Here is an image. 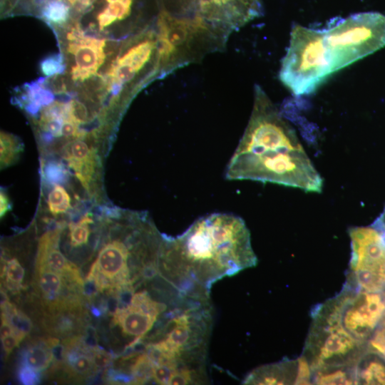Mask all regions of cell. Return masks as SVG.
I'll return each instance as SVG.
<instances>
[{"mask_svg": "<svg viewBox=\"0 0 385 385\" xmlns=\"http://www.w3.org/2000/svg\"><path fill=\"white\" fill-rule=\"evenodd\" d=\"M257 262L245 221L217 212L197 219L179 235L163 233L158 268L179 293L208 299L216 282Z\"/></svg>", "mask_w": 385, "mask_h": 385, "instance_id": "cell-1", "label": "cell"}, {"mask_svg": "<svg viewBox=\"0 0 385 385\" xmlns=\"http://www.w3.org/2000/svg\"><path fill=\"white\" fill-rule=\"evenodd\" d=\"M230 180H249L321 192L323 180L294 130L265 92L255 86L252 111L228 163Z\"/></svg>", "mask_w": 385, "mask_h": 385, "instance_id": "cell-2", "label": "cell"}, {"mask_svg": "<svg viewBox=\"0 0 385 385\" xmlns=\"http://www.w3.org/2000/svg\"><path fill=\"white\" fill-rule=\"evenodd\" d=\"M210 298L180 294L145 339L154 364L174 372L172 385L207 382L206 359L212 327Z\"/></svg>", "mask_w": 385, "mask_h": 385, "instance_id": "cell-3", "label": "cell"}, {"mask_svg": "<svg viewBox=\"0 0 385 385\" xmlns=\"http://www.w3.org/2000/svg\"><path fill=\"white\" fill-rule=\"evenodd\" d=\"M157 47L161 76L198 62L225 48L227 41L197 23L163 11L157 24Z\"/></svg>", "mask_w": 385, "mask_h": 385, "instance_id": "cell-4", "label": "cell"}, {"mask_svg": "<svg viewBox=\"0 0 385 385\" xmlns=\"http://www.w3.org/2000/svg\"><path fill=\"white\" fill-rule=\"evenodd\" d=\"M332 73L324 30L294 26L279 73L281 82L295 96L308 95Z\"/></svg>", "mask_w": 385, "mask_h": 385, "instance_id": "cell-5", "label": "cell"}, {"mask_svg": "<svg viewBox=\"0 0 385 385\" xmlns=\"http://www.w3.org/2000/svg\"><path fill=\"white\" fill-rule=\"evenodd\" d=\"M385 313L382 292L356 288L346 282L335 297L319 304L312 312V322L341 327L354 338L369 343Z\"/></svg>", "mask_w": 385, "mask_h": 385, "instance_id": "cell-6", "label": "cell"}, {"mask_svg": "<svg viewBox=\"0 0 385 385\" xmlns=\"http://www.w3.org/2000/svg\"><path fill=\"white\" fill-rule=\"evenodd\" d=\"M324 38L334 73L385 46V16L351 15L324 30Z\"/></svg>", "mask_w": 385, "mask_h": 385, "instance_id": "cell-7", "label": "cell"}, {"mask_svg": "<svg viewBox=\"0 0 385 385\" xmlns=\"http://www.w3.org/2000/svg\"><path fill=\"white\" fill-rule=\"evenodd\" d=\"M368 344L354 338L339 326L312 322L302 356L312 372L355 367Z\"/></svg>", "mask_w": 385, "mask_h": 385, "instance_id": "cell-8", "label": "cell"}, {"mask_svg": "<svg viewBox=\"0 0 385 385\" xmlns=\"http://www.w3.org/2000/svg\"><path fill=\"white\" fill-rule=\"evenodd\" d=\"M351 256L346 283L361 290H385V240L372 224L349 229Z\"/></svg>", "mask_w": 385, "mask_h": 385, "instance_id": "cell-9", "label": "cell"}, {"mask_svg": "<svg viewBox=\"0 0 385 385\" xmlns=\"http://www.w3.org/2000/svg\"><path fill=\"white\" fill-rule=\"evenodd\" d=\"M312 372L302 356L295 360L282 361L257 368L243 381L245 384H309Z\"/></svg>", "mask_w": 385, "mask_h": 385, "instance_id": "cell-10", "label": "cell"}, {"mask_svg": "<svg viewBox=\"0 0 385 385\" xmlns=\"http://www.w3.org/2000/svg\"><path fill=\"white\" fill-rule=\"evenodd\" d=\"M63 225L46 232L39 239L36 266L46 267L63 275L71 283L82 284L83 279L77 266L69 262L59 250L60 235Z\"/></svg>", "mask_w": 385, "mask_h": 385, "instance_id": "cell-11", "label": "cell"}, {"mask_svg": "<svg viewBox=\"0 0 385 385\" xmlns=\"http://www.w3.org/2000/svg\"><path fill=\"white\" fill-rule=\"evenodd\" d=\"M103 42L96 38L83 36L71 43L68 50L74 55L76 67L72 68L75 80H83L93 74L105 58L102 51Z\"/></svg>", "mask_w": 385, "mask_h": 385, "instance_id": "cell-12", "label": "cell"}, {"mask_svg": "<svg viewBox=\"0 0 385 385\" xmlns=\"http://www.w3.org/2000/svg\"><path fill=\"white\" fill-rule=\"evenodd\" d=\"M356 384H385V359L367 348L355 366Z\"/></svg>", "mask_w": 385, "mask_h": 385, "instance_id": "cell-13", "label": "cell"}, {"mask_svg": "<svg viewBox=\"0 0 385 385\" xmlns=\"http://www.w3.org/2000/svg\"><path fill=\"white\" fill-rule=\"evenodd\" d=\"M52 361V354L46 339L30 344L21 353V364L39 372L46 369Z\"/></svg>", "mask_w": 385, "mask_h": 385, "instance_id": "cell-14", "label": "cell"}, {"mask_svg": "<svg viewBox=\"0 0 385 385\" xmlns=\"http://www.w3.org/2000/svg\"><path fill=\"white\" fill-rule=\"evenodd\" d=\"M312 384H356L355 367H340L314 372Z\"/></svg>", "mask_w": 385, "mask_h": 385, "instance_id": "cell-15", "label": "cell"}, {"mask_svg": "<svg viewBox=\"0 0 385 385\" xmlns=\"http://www.w3.org/2000/svg\"><path fill=\"white\" fill-rule=\"evenodd\" d=\"M61 152L68 165L96 157V152L80 139L68 142L62 148Z\"/></svg>", "mask_w": 385, "mask_h": 385, "instance_id": "cell-16", "label": "cell"}, {"mask_svg": "<svg viewBox=\"0 0 385 385\" xmlns=\"http://www.w3.org/2000/svg\"><path fill=\"white\" fill-rule=\"evenodd\" d=\"M23 147L20 140L14 135L1 132L0 140L1 168L12 164L19 158Z\"/></svg>", "mask_w": 385, "mask_h": 385, "instance_id": "cell-17", "label": "cell"}, {"mask_svg": "<svg viewBox=\"0 0 385 385\" xmlns=\"http://www.w3.org/2000/svg\"><path fill=\"white\" fill-rule=\"evenodd\" d=\"M7 319L13 327L16 334L23 339L30 333L32 328V322L30 318L22 311L18 309L16 306L9 302L1 309Z\"/></svg>", "mask_w": 385, "mask_h": 385, "instance_id": "cell-18", "label": "cell"}, {"mask_svg": "<svg viewBox=\"0 0 385 385\" xmlns=\"http://www.w3.org/2000/svg\"><path fill=\"white\" fill-rule=\"evenodd\" d=\"M47 205L53 215L66 213L71 207L70 195L61 185H53L48 195Z\"/></svg>", "mask_w": 385, "mask_h": 385, "instance_id": "cell-19", "label": "cell"}, {"mask_svg": "<svg viewBox=\"0 0 385 385\" xmlns=\"http://www.w3.org/2000/svg\"><path fill=\"white\" fill-rule=\"evenodd\" d=\"M29 103L27 110L31 113L38 111L41 106L49 105L53 100V93L48 88H43L39 83H31L26 86Z\"/></svg>", "mask_w": 385, "mask_h": 385, "instance_id": "cell-20", "label": "cell"}, {"mask_svg": "<svg viewBox=\"0 0 385 385\" xmlns=\"http://www.w3.org/2000/svg\"><path fill=\"white\" fill-rule=\"evenodd\" d=\"M93 223L91 215L86 214L76 222L69 224V240L71 247H77L87 244L90 235L89 225Z\"/></svg>", "mask_w": 385, "mask_h": 385, "instance_id": "cell-21", "label": "cell"}, {"mask_svg": "<svg viewBox=\"0 0 385 385\" xmlns=\"http://www.w3.org/2000/svg\"><path fill=\"white\" fill-rule=\"evenodd\" d=\"M6 282L7 289L14 294L24 289L22 282L24 277V269L16 258L7 261Z\"/></svg>", "mask_w": 385, "mask_h": 385, "instance_id": "cell-22", "label": "cell"}, {"mask_svg": "<svg viewBox=\"0 0 385 385\" xmlns=\"http://www.w3.org/2000/svg\"><path fill=\"white\" fill-rule=\"evenodd\" d=\"M68 14V6L60 0H52L48 2L43 9V15L45 19L58 24L65 22Z\"/></svg>", "mask_w": 385, "mask_h": 385, "instance_id": "cell-23", "label": "cell"}, {"mask_svg": "<svg viewBox=\"0 0 385 385\" xmlns=\"http://www.w3.org/2000/svg\"><path fill=\"white\" fill-rule=\"evenodd\" d=\"M133 0H108V7L104 10L113 20H122L126 18L131 9Z\"/></svg>", "mask_w": 385, "mask_h": 385, "instance_id": "cell-24", "label": "cell"}, {"mask_svg": "<svg viewBox=\"0 0 385 385\" xmlns=\"http://www.w3.org/2000/svg\"><path fill=\"white\" fill-rule=\"evenodd\" d=\"M40 68L45 76L51 77L63 73L66 66L62 56L54 54L43 59L40 63Z\"/></svg>", "mask_w": 385, "mask_h": 385, "instance_id": "cell-25", "label": "cell"}, {"mask_svg": "<svg viewBox=\"0 0 385 385\" xmlns=\"http://www.w3.org/2000/svg\"><path fill=\"white\" fill-rule=\"evenodd\" d=\"M46 178L51 184L63 183L67 178V171L60 163L50 162L44 169Z\"/></svg>", "mask_w": 385, "mask_h": 385, "instance_id": "cell-26", "label": "cell"}, {"mask_svg": "<svg viewBox=\"0 0 385 385\" xmlns=\"http://www.w3.org/2000/svg\"><path fill=\"white\" fill-rule=\"evenodd\" d=\"M368 348L372 349L385 359V326L379 325L369 341Z\"/></svg>", "mask_w": 385, "mask_h": 385, "instance_id": "cell-27", "label": "cell"}, {"mask_svg": "<svg viewBox=\"0 0 385 385\" xmlns=\"http://www.w3.org/2000/svg\"><path fill=\"white\" fill-rule=\"evenodd\" d=\"M69 117L76 123H81L88 120V111L86 106L78 101L72 100L68 103Z\"/></svg>", "mask_w": 385, "mask_h": 385, "instance_id": "cell-28", "label": "cell"}, {"mask_svg": "<svg viewBox=\"0 0 385 385\" xmlns=\"http://www.w3.org/2000/svg\"><path fill=\"white\" fill-rule=\"evenodd\" d=\"M18 377L19 381L25 385L37 384L41 381L39 371L25 364L20 366Z\"/></svg>", "mask_w": 385, "mask_h": 385, "instance_id": "cell-29", "label": "cell"}, {"mask_svg": "<svg viewBox=\"0 0 385 385\" xmlns=\"http://www.w3.org/2000/svg\"><path fill=\"white\" fill-rule=\"evenodd\" d=\"M46 342L51 349L53 364H63L65 359L66 346L56 337H48L46 339Z\"/></svg>", "mask_w": 385, "mask_h": 385, "instance_id": "cell-30", "label": "cell"}, {"mask_svg": "<svg viewBox=\"0 0 385 385\" xmlns=\"http://www.w3.org/2000/svg\"><path fill=\"white\" fill-rule=\"evenodd\" d=\"M115 357L114 354L108 352L101 347L94 350L92 354V360L96 370L99 371L108 367Z\"/></svg>", "mask_w": 385, "mask_h": 385, "instance_id": "cell-31", "label": "cell"}, {"mask_svg": "<svg viewBox=\"0 0 385 385\" xmlns=\"http://www.w3.org/2000/svg\"><path fill=\"white\" fill-rule=\"evenodd\" d=\"M106 381L112 384H133V377L123 371L108 369L106 374Z\"/></svg>", "mask_w": 385, "mask_h": 385, "instance_id": "cell-32", "label": "cell"}, {"mask_svg": "<svg viewBox=\"0 0 385 385\" xmlns=\"http://www.w3.org/2000/svg\"><path fill=\"white\" fill-rule=\"evenodd\" d=\"M99 292V288L96 282L91 278L86 277L81 288L82 295L91 300L96 297Z\"/></svg>", "mask_w": 385, "mask_h": 385, "instance_id": "cell-33", "label": "cell"}, {"mask_svg": "<svg viewBox=\"0 0 385 385\" xmlns=\"http://www.w3.org/2000/svg\"><path fill=\"white\" fill-rule=\"evenodd\" d=\"M22 339L23 338L16 333L1 339L3 348L6 354L9 355L14 348L19 345Z\"/></svg>", "mask_w": 385, "mask_h": 385, "instance_id": "cell-34", "label": "cell"}, {"mask_svg": "<svg viewBox=\"0 0 385 385\" xmlns=\"http://www.w3.org/2000/svg\"><path fill=\"white\" fill-rule=\"evenodd\" d=\"M45 83L51 88L50 89L53 93H61L66 91V85L63 78L59 76V74L51 76L50 79H48Z\"/></svg>", "mask_w": 385, "mask_h": 385, "instance_id": "cell-35", "label": "cell"}, {"mask_svg": "<svg viewBox=\"0 0 385 385\" xmlns=\"http://www.w3.org/2000/svg\"><path fill=\"white\" fill-rule=\"evenodd\" d=\"M1 339L15 333L13 327L4 313L1 314Z\"/></svg>", "mask_w": 385, "mask_h": 385, "instance_id": "cell-36", "label": "cell"}, {"mask_svg": "<svg viewBox=\"0 0 385 385\" xmlns=\"http://www.w3.org/2000/svg\"><path fill=\"white\" fill-rule=\"evenodd\" d=\"M0 215L4 217L11 210L9 198L5 192L1 190L0 193Z\"/></svg>", "mask_w": 385, "mask_h": 385, "instance_id": "cell-37", "label": "cell"}, {"mask_svg": "<svg viewBox=\"0 0 385 385\" xmlns=\"http://www.w3.org/2000/svg\"><path fill=\"white\" fill-rule=\"evenodd\" d=\"M372 225L381 232L384 239L385 240V205L382 212L375 220Z\"/></svg>", "mask_w": 385, "mask_h": 385, "instance_id": "cell-38", "label": "cell"}, {"mask_svg": "<svg viewBox=\"0 0 385 385\" xmlns=\"http://www.w3.org/2000/svg\"><path fill=\"white\" fill-rule=\"evenodd\" d=\"M1 309L4 308L9 302V297L6 291L1 287Z\"/></svg>", "mask_w": 385, "mask_h": 385, "instance_id": "cell-39", "label": "cell"}, {"mask_svg": "<svg viewBox=\"0 0 385 385\" xmlns=\"http://www.w3.org/2000/svg\"><path fill=\"white\" fill-rule=\"evenodd\" d=\"M91 313L96 318L100 317L103 313L102 310L95 305H92L91 307Z\"/></svg>", "mask_w": 385, "mask_h": 385, "instance_id": "cell-40", "label": "cell"}]
</instances>
